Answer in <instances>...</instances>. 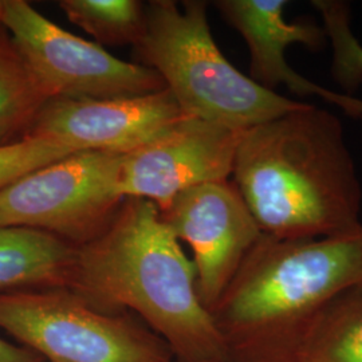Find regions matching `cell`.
I'll use <instances>...</instances> for the list:
<instances>
[{"mask_svg": "<svg viewBox=\"0 0 362 362\" xmlns=\"http://www.w3.org/2000/svg\"><path fill=\"white\" fill-rule=\"evenodd\" d=\"M76 153L52 139L27 136L16 143L0 146V191L37 169Z\"/></svg>", "mask_w": 362, "mask_h": 362, "instance_id": "17", "label": "cell"}, {"mask_svg": "<svg viewBox=\"0 0 362 362\" xmlns=\"http://www.w3.org/2000/svg\"><path fill=\"white\" fill-rule=\"evenodd\" d=\"M46 101L10 34L0 25V146L27 137Z\"/></svg>", "mask_w": 362, "mask_h": 362, "instance_id": "13", "label": "cell"}, {"mask_svg": "<svg viewBox=\"0 0 362 362\" xmlns=\"http://www.w3.org/2000/svg\"><path fill=\"white\" fill-rule=\"evenodd\" d=\"M161 218L180 242L191 247L197 293L212 310L263 231L228 180L181 192Z\"/></svg>", "mask_w": 362, "mask_h": 362, "instance_id": "8", "label": "cell"}, {"mask_svg": "<svg viewBox=\"0 0 362 362\" xmlns=\"http://www.w3.org/2000/svg\"><path fill=\"white\" fill-rule=\"evenodd\" d=\"M70 290L100 310L137 317L176 361L227 362L194 262L148 200L125 199L104 233L78 246Z\"/></svg>", "mask_w": 362, "mask_h": 362, "instance_id": "2", "label": "cell"}, {"mask_svg": "<svg viewBox=\"0 0 362 362\" xmlns=\"http://www.w3.org/2000/svg\"><path fill=\"white\" fill-rule=\"evenodd\" d=\"M299 362H362V284L327 305L305 341Z\"/></svg>", "mask_w": 362, "mask_h": 362, "instance_id": "14", "label": "cell"}, {"mask_svg": "<svg viewBox=\"0 0 362 362\" xmlns=\"http://www.w3.org/2000/svg\"><path fill=\"white\" fill-rule=\"evenodd\" d=\"M134 46L185 116L245 132L308 105L260 86L224 57L208 25L206 1H151Z\"/></svg>", "mask_w": 362, "mask_h": 362, "instance_id": "4", "label": "cell"}, {"mask_svg": "<svg viewBox=\"0 0 362 362\" xmlns=\"http://www.w3.org/2000/svg\"><path fill=\"white\" fill-rule=\"evenodd\" d=\"M287 3L286 0H220L215 6L246 40L252 81L269 90L286 86L300 97L321 98L346 116L361 118L362 100L321 86L287 64L285 52L290 45L298 43L320 52L327 42L324 27L309 21H285Z\"/></svg>", "mask_w": 362, "mask_h": 362, "instance_id": "11", "label": "cell"}, {"mask_svg": "<svg viewBox=\"0 0 362 362\" xmlns=\"http://www.w3.org/2000/svg\"><path fill=\"white\" fill-rule=\"evenodd\" d=\"M362 284V228L287 240L263 233L215 308L227 362H299L327 305Z\"/></svg>", "mask_w": 362, "mask_h": 362, "instance_id": "3", "label": "cell"}, {"mask_svg": "<svg viewBox=\"0 0 362 362\" xmlns=\"http://www.w3.org/2000/svg\"><path fill=\"white\" fill-rule=\"evenodd\" d=\"M321 13L327 39L333 47L332 74L346 90H356L362 83V46L350 27V6L339 0H313Z\"/></svg>", "mask_w": 362, "mask_h": 362, "instance_id": "16", "label": "cell"}, {"mask_svg": "<svg viewBox=\"0 0 362 362\" xmlns=\"http://www.w3.org/2000/svg\"><path fill=\"white\" fill-rule=\"evenodd\" d=\"M78 246L28 227L0 224V293L69 288Z\"/></svg>", "mask_w": 362, "mask_h": 362, "instance_id": "12", "label": "cell"}, {"mask_svg": "<svg viewBox=\"0 0 362 362\" xmlns=\"http://www.w3.org/2000/svg\"><path fill=\"white\" fill-rule=\"evenodd\" d=\"M233 184L260 230L303 240L362 228V187L344 125L305 107L240 133Z\"/></svg>", "mask_w": 362, "mask_h": 362, "instance_id": "1", "label": "cell"}, {"mask_svg": "<svg viewBox=\"0 0 362 362\" xmlns=\"http://www.w3.org/2000/svg\"><path fill=\"white\" fill-rule=\"evenodd\" d=\"M122 156L82 151L37 169L0 191V224L52 233L83 246L104 233L124 203Z\"/></svg>", "mask_w": 362, "mask_h": 362, "instance_id": "6", "label": "cell"}, {"mask_svg": "<svg viewBox=\"0 0 362 362\" xmlns=\"http://www.w3.org/2000/svg\"><path fill=\"white\" fill-rule=\"evenodd\" d=\"M1 26L47 100H106L167 89L153 69L109 54L52 23L23 0H6Z\"/></svg>", "mask_w": 362, "mask_h": 362, "instance_id": "7", "label": "cell"}, {"mask_svg": "<svg viewBox=\"0 0 362 362\" xmlns=\"http://www.w3.org/2000/svg\"><path fill=\"white\" fill-rule=\"evenodd\" d=\"M4 1L6 0H0V25H1V16H3V11H4Z\"/></svg>", "mask_w": 362, "mask_h": 362, "instance_id": "19", "label": "cell"}, {"mask_svg": "<svg viewBox=\"0 0 362 362\" xmlns=\"http://www.w3.org/2000/svg\"><path fill=\"white\" fill-rule=\"evenodd\" d=\"M0 329L45 362H173L130 313L100 310L69 288L0 293Z\"/></svg>", "mask_w": 362, "mask_h": 362, "instance_id": "5", "label": "cell"}, {"mask_svg": "<svg viewBox=\"0 0 362 362\" xmlns=\"http://www.w3.org/2000/svg\"><path fill=\"white\" fill-rule=\"evenodd\" d=\"M0 362H45L35 351L0 337Z\"/></svg>", "mask_w": 362, "mask_h": 362, "instance_id": "18", "label": "cell"}, {"mask_svg": "<svg viewBox=\"0 0 362 362\" xmlns=\"http://www.w3.org/2000/svg\"><path fill=\"white\" fill-rule=\"evenodd\" d=\"M173 362H184V361H176V360H175V361H173Z\"/></svg>", "mask_w": 362, "mask_h": 362, "instance_id": "20", "label": "cell"}, {"mask_svg": "<svg viewBox=\"0 0 362 362\" xmlns=\"http://www.w3.org/2000/svg\"><path fill=\"white\" fill-rule=\"evenodd\" d=\"M67 19L100 43H136L144 28L145 8L136 0H62Z\"/></svg>", "mask_w": 362, "mask_h": 362, "instance_id": "15", "label": "cell"}, {"mask_svg": "<svg viewBox=\"0 0 362 362\" xmlns=\"http://www.w3.org/2000/svg\"><path fill=\"white\" fill-rule=\"evenodd\" d=\"M184 117L168 89L106 100L52 98L39 110L28 136L52 139L76 152L125 156Z\"/></svg>", "mask_w": 362, "mask_h": 362, "instance_id": "10", "label": "cell"}, {"mask_svg": "<svg viewBox=\"0 0 362 362\" xmlns=\"http://www.w3.org/2000/svg\"><path fill=\"white\" fill-rule=\"evenodd\" d=\"M242 132L185 116L156 139L122 156L119 192L165 212L184 191L228 180Z\"/></svg>", "mask_w": 362, "mask_h": 362, "instance_id": "9", "label": "cell"}]
</instances>
